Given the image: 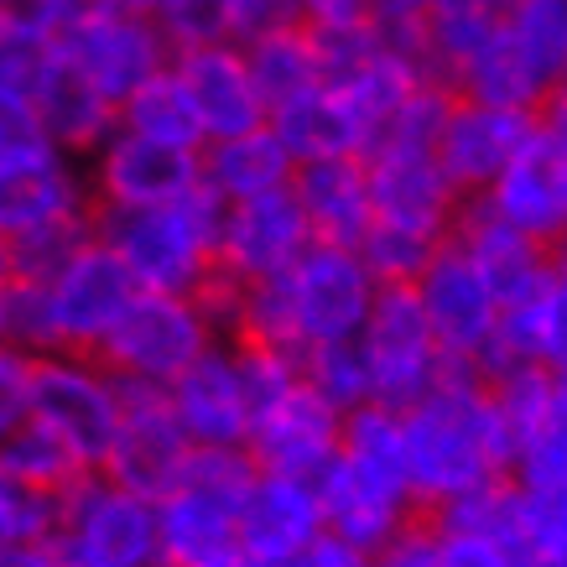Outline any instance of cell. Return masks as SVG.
<instances>
[{
    "instance_id": "6da1fadb",
    "label": "cell",
    "mask_w": 567,
    "mask_h": 567,
    "mask_svg": "<svg viewBox=\"0 0 567 567\" xmlns=\"http://www.w3.org/2000/svg\"><path fill=\"white\" fill-rule=\"evenodd\" d=\"M401 437L422 516L468 489L511 480V432L480 370L447 364L443 380L401 412Z\"/></svg>"
},
{
    "instance_id": "7a4b0ae2",
    "label": "cell",
    "mask_w": 567,
    "mask_h": 567,
    "mask_svg": "<svg viewBox=\"0 0 567 567\" xmlns=\"http://www.w3.org/2000/svg\"><path fill=\"white\" fill-rule=\"evenodd\" d=\"M375 292L380 281L364 271L360 250L312 240L297 256V266H287L281 276H266V281H250L240 292L235 339L240 344L287 349V354H308L318 344L360 339Z\"/></svg>"
},
{
    "instance_id": "3957f363",
    "label": "cell",
    "mask_w": 567,
    "mask_h": 567,
    "mask_svg": "<svg viewBox=\"0 0 567 567\" xmlns=\"http://www.w3.org/2000/svg\"><path fill=\"white\" fill-rule=\"evenodd\" d=\"M224 198L198 183L188 198L156 208H94V235L121 260L141 292L193 297L219 271Z\"/></svg>"
},
{
    "instance_id": "277c9868",
    "label": "cell",
    "mask_w": 567,
    "mask_h": 567,
    "mask_svg": "<svg viewBox=\"0 0 567 567\" xmlns=\"http://www.w3.org/2000/svg\"><path fill=\"white\" fill-rule=\"evenodd\" d=\"M256 458L245 447H193L177 480L156 495V526H162V557L167 567H193L229 551L240 536L245 495L256 484Z\"/></svg>"
},
{
    "instance_id": "5b68a950",
    "label": "cell",
    "mask_w": 567,
    "mask_h": 567,
    "mask_svg": "<svg viewBox=\"0 0 567 567\" xmlns=\"http://www.w3.org/2000/svg\"><path fill=\"white\" fill-rule=\"evenodd\" d=\"M48 547L63 567H167L156 499L125 489L100 468L58 495Z\"/></svg>"
},
{
    "instance_id": "8992f818",
    "label": "cell",
    "mask_w": 567,
    "mask_h": 567,
    "mask_svg": "<svg viewBox=\"0 0 567 567\" xmlns=\"http://www.w3.org/2000/svg\"><path fill=\"white\" fill-rule=\"evenodd\" d=\"M52 58L121 110L146 79L173 63V48L141 6H89L52 32Z\"/></svg>"
},
{
    "instance_id": "52a82bcc",
    "label": "cell",
    "mask_w": 567,
    "mask_h": 567,
    "mask_svg": "<svg viewBox=\"0 0 567 567\" xmlns=\"http://www.w3.org/2000/svg\"><path fill=\"white\" fill-rule=\"evenodd\" d=\"M214 344H219V328L208 323V312L198 308V297L136 292L94 360L115 380H136V385H162V391H167V385Z\"/></svg>"
},
{
    "instance_id": "ba28073f",
    "label": "cell",
    "mask_w": 567,
    "mask_h": 567,
    "mask_svg": "<svg viewBox=\"0 0 567 567\" xmlns=\"http://www.w3.org/2000/svg\"><path fill=\"white\" fill-rule=\"evenodd\" d=\"M32 422L58 432L84 468H104L121 427V380L94 354H37Z\"/></svg>"
},
{
    "instance_id": "9c48e42d",
    "label": "cell",
    "mask_w": 567,
    "mask_h": 567,
    "mask_svg": "<svg viewBox=\"0 0 567 567\" xmlns=\"http://www.w3.org/2000/svg\"><path fill=\"white\" fill-rule=\"evenodd\" d=\"M360 349L370 364V401L391 412L416 406L447 370L427 312L416 302V287H380L360 328Z\"/></svg>"
},
{
    "instance_id": "30bf717a",
    "label": "cell",
    "mask_w": 567,
    "mask_h": 567,
    "mask_svg": "<svg viewBox=\"0 0 567 567\" xmlns=\"http://www.w3.org/2000/svg\"><path fill=\"white\" fill-rule=\"evenodd\" d=\"M37 287H42V308H48L52 354H100L110 328L121 323L131 297L141 292L136 281H131V271L115 260V250L100 235L63 271L37 281Z\"/></svg>"
},
{
    "instance_id": "8fae6325",
    "label": "cell",
    "mask_w": 567,
    "mask_h": 567,
    "mask_svg": "<svg viewBox=\"0 0 567 567\" xmlns=\"http://www.w3.org/2000/svg\"><path fill=\"white\" fill-rule=\"evenodd\" d=\"M416 302L427 312V328L447 364L480 370V360L495 344L499 328V297L484 281V271L458 250L453 240L437 245V256L427 260V271L416 276Z\"/></svg>"
},
{
    "instance_id": "7c38bea8",
    "label": "cell",
    "mask_w": 567,
    "mask_h": 567,
    "mask_svg": "<svg viewBox=\"0 0 567 567\" xmlns=\"http://www.w3.org/2000/svg\"><path fill=\"white\" fill-rule=\"evenodd\" d=\"M89 193L94 208H156V204H177L204 183L198 152L183 146H162V141L131 136V131H110L100 152L84 162Z\"/></svg>"
},
{
    "instance_id": "4fadbf2b",
    "label": "cell",
    "mask_w": 567,
    "mask_h": 567,
    "mask_svg": "<svg viewBox=\"0 0 567 567\" xmlns=\"http://www.w3.org/2000/svg\"><path fill=\"white\" fill-rule=\"evenodd\" d=\"M437 536L443 567H532V542L520 526V495L511 480L468 489L422 516Z\"/></svg>"
},
{
    "instance_id": "5bb4252c",
    "label": "cell",
    "mask_w": 567,
    "mask_h": 567,
    "mask_svg": "<svg viewBox=\"0 0 567 567\" xmlns=\"http://www.w3.org/2000/svg\"><path fill=\"white\" fill-rule=\"evenodd\" d=\"M188 432L177 427V412L162 385H136L121 380V427L110 443L100 474H110L115 484L136 489V495H162L177 480V468L188 464Z\"/></svg>"
},
{
    "instance_id": "9a60e30c",
    "label": "cell",
    "mask_w": 567,
    "mask_h": 567,
    "mask_svg": "<svg viewBox=\"0 0 567 567\" xmlns=\"http://www.w3.org/2000/svg\"><path fill=\"white\" fill-rule=\"evenodd\" d=\"M312 484H318V505H323V532L339 536L360 557H380L395 536L422 520V505L406 484L364 474L349 458H333Z\"/></svg>"
},
{
    "instance_id": "2e32d148",
    "label": "cell",
    "mask_w": 567,
    "mask_h": 567,
    "mask_svg": "<svg viewBox=\"0 0 567 567\" xmlns=\"http://www.w3.org/2000/svg\"><path fill=\"white\" fill-rule=\"evenodd\" d=\"M339 432L344 412H333L308 380H297L292 391L256 412L245 453L256 458L260 474H292V480H318L339 458Z\"/></svg>"
},
{
    "instance_id": "e0dca14e",
    "label": "cell",
    "mask_w": 567,
    "mask_h": 567,
    "mask_svg": "<svg viewBox=\"0 0 567 567\" xmlns=\"http://www.w3.org/2000/svg\"><path fill=\"white\" fill-rule=\"evenodd\" d=\"M312 245V229L302 219L292 188L260 193L245 204L224 208V229H219V271L235 276L240 287L281 276L287 266H297V256Z\"/></svg>"
},
{
    "instance_id": "ac0fdd59",
    "label": "cell",
    "mask_w": 567,
    "mask_h": 567,
    "mask_svg": "<svg viewBox=\"0 0 567 567\" xmlns=\"http://www.w3.org/2000/svg\"><path fill=\"white\" fill-rule=\"evenodd\" d=\"M536 136L532 110H499V104H474L453 100L443 136H437V167L447 173V183L474 198L489 193L499 183V173L520 156V146Z\"/></svg>"
},
{
    "instance_id": "d6986e66",
    "label": "cell",
    "mask_w": 567,
    "mask_h": 567,
    "mask_svg": "<svg viewBox=\"0 0 567 567\" xmlns=\"http://www.w3.org/2000/svg\"><path fill=\"white\" fill-rule=\"evenodd\" d=\"M167 401H173L177 427L188 432L193 447H245L250 437V395H245L240 360H235L229 339L198 354L167 385Z\"/></svg>"
},
{
    "instance_id": "ffe728a7",
    "label": "cell",
    "mask_w": 567,
    "mask_h": 567,
    "mask_svg": "<svg viewBox=\"0 0 567 567\" xmlns=\"http://www.w3.org/2000/svg\"><path fill=\"white\" fill-rule=\"evenodd\" d=\"M323 536V505L318 484L292 480V474H256L240 511V536L235 547L256 567H287L292 557Z\"/></svg>"
},
{
    "instance_id": "44dd1931",
    "label": "cell",
    "mask_w": 567,
    "mask_h": 567,
    "mask_svg": "<svg viewBox=\"0 0 567 567\" xmlns=\"http://www.w3.org/2000/svg\"><path fill=\"white\" fill-rule=\"evenodd\" d=\"M484 198L499 208V219L511 229L551 250L557 240H567V146H557L536 125V136L520 146V156Z\"/></svg>"
},
{
    "instance_id": "7402d4cb",
    "label": "cell",
    "mask_w": 567,
    "mask_h": 567,
    "mask_svg": "<svg viewBox=\"0 0 567 567\" xmlns=\"http://www.w3.org/2000/svg\"><path fill=\"white\" fill-rule=\"evenodd\" d=\"M177 79L188 89L198 125H204V146L224 136H245L266 125V100H260L250 63H245L240 42H214V48H193L173 58Z\"/></svg>"
},
{
    "instance_id": "603a6c76",
    "label": "cell",
    "mask_w": 567,
    "mask_h": 567,
    "mask_svg": "<svg viewBox=\"0 0 567 567\" xmlns=\"http://www.w3.org/2000/svg\"><path fill=\"white\" fill-rule=\"evenodd\" d=\"M89 214H94V193L79 156L48 152L0 167V240H11L21 229H42V224L89 219Z\"/></svg>"
},
{
    "instance_id": "cb8c5ba5",
    "label": "cell",
    "mask_w": 567,
    "mask_h": 567,
    "mask_svg": "<svg viewBox=\"0 0 567 567\" xmlns=\"http://www.w3.org/2000/svg\"><path fill=\"white\" fill-rule=\"evenodd\" d=\"M447 240H453L468 260H474V266H480L484 281L495 287L499 302L526 297V292H536V287H547V281H551L547 245H536V240H526L520 229H511V224L499 219V208L489 204L484 193H474V198H464V204H458Z\"/></svg>"
},
{
    "instance_id": "d4e9b609",
    "label": "cell",
    "mask_w": 567,
    "mask_h": 567,
    "mask_svg": "<svg viewBox=\"0 0 567 567\" xmlns=\"http://www.w3.org/2000/svg\"><path fill=\"white\" fill-rule=\"evenodd\" d=\"M364 173H370L375 219L447 240L464 193L447 183V173L437 167V156H364Z\"/></svg>"
},
{
    "instance_id": "484cf974",
    "label": "cell",
    "mask_w": 567,
    "mask_h": 567,
    "mask_svg": "<svg viewBox=\"0 0 567 567\" xmlns=\"http://www.w3.org/2000/svg\"><path fill=\"white\" fill-rule=\"evenodd\" d=\"M266 125L276 131V141L287 146L297 167H308V162H339V156H370V125L364 115L349 104V94H339L333 84H318L308 94H297V100L276 104Z\"/></svg>"
},
{
    "instance_id": "4316f807",
    "label": "cell",
    "mask_w": 567,
    "mask_h": 567,
    "mask_svg": "<svg viewBox=\"0 0 567 567\" xmlns=\"http://www.w3.org/2000/svg\"><path fill=\"white\" fill-rule=\"evenodd\" d=\"M292 193H297V204H302V219H308L312 240L360 250L364 229L375 224L370 173H364L360 156H339V162H308V167H297Z\"/></svg>"
},
{
    "instance_id": "83f0119b",
    "label": "cell",
    "mask_w": 567,
    "mask_h": 567,
    "mask_svg": "<svg viewBox=\"0 0 567 567\" xmlns=\"http://www.w3.org/2000/svg\"><path fill=\"white\" fill-rule=\"evenodd\" d=\"M198 167H204V188L214 198H224V204H245V198H260V193L292 188L297 173V162L276 141L271 125H256L245 136L208 141L198 152Z\"/></svg>"
},
{
    "instance_id": "f1b7e54d",
    "label": "cell",
    "mask_w": 567,
    "mask_h": 567,
    "mask_svg": "<svg viewBox=\"0 0 567 567\" xmlns=\"http://www.w3.org/2000/svg\"><path fill=\"white\" fill-rule=\"evenodd\" d=\"M32 104H37V115H42V125H48V136L58 141V152L79 156V162H89L110 141V131H115V104L104 100V94H94L58 58H52L48 79L37 84Z\"/></svg>"
},
{
    "instance_id": "f546056e",
    "label": "cell",
    "mask_w": 567,
    "mask_h": 567,
    "mask_svg": "<svg viewBox=\"0 0 567 567\" xmlns=\"http://www.w3.org/2000/svg\"><path fill=\"white\" fill-rule=\"evenodd\" d=\"M511 0H432L422 21V69L427 79L447 84L468 58L505 27Z\"/></svg>"
},
{
    "instance_id": "4dcf8cb0",
    "label": "cell",
    "mask_w": 567,
    "mask_h": 567,
    "mask_svg": "<svg viewBox=\"0 0 567 567\" xmlns=\"http://www.w3.org/2000/svg\"><path fill=\"white\" fill-rule=\"evenodd\" d=\"M447 89H453L458 100L499 104V110H532V115H536V104L547 100V84L536 79V69L516 52V42L505 37V27L447 79Z\"/></svg>"
},
{
    "instance_id": "1f68e13d",
    "label": "cell",
    "mask_w": 567,
    "mask_h": 567,
    "mask_svg": "<svg viewBox=\"0 0 567 567\" xmlns=\"http://www.w3.org/2000/svg\"><path fill=\"white\" fill-rule=\"evenodd\" d=\"M245 48V63H250V79H256L260 100H266V115L276 104L297 100L308 89L323 84V63H318V42L312 32L297 21V27H276V32H260Z\"/></svg>"
},
{
    "instance_id": "d6a6232c",
    "label": "cell",
    "mask_w": 567,
    "mask_h": 567,
    "mask_svg": "<svg viewBox=\"0 0 567 567\" xmlns=\"http://www.w3.org/2000/svg\"><path fill=\"white\" fill-rule=\"evenodd\" d=\"M115 125L131 131V136L162 141V146H183V152H204V125H198V110H193L188 89L177 79V69L156 73L131 94V100L115 110Z\"/></svg>"
},
{
    "instance_id": "836d02e7",
    "label": "cell",
    "mask_w": 567,
    "mask_h": 567,
    "mask_svg": "<svg viewBox=\"0 0 567 567\" xmlns=\"http://www.w3.org/2000/svg\"><path fill=\"white\" fill-rule=\"evenodd\" d=\"M511 484L516 489H563L567 484V391L563 385L511 432Z\"/></svg>"
},
{
    "instance_id": "e575fe53",
    "label": "cell",
    "mask_w": 567,
    "mask_h": 567,
    "mask_svg": "<svg viewBox=\"0 0 567 567\" xmlns=\"http://www.w3.org/2000/svg\"><path fill=\"white\" fill-rule=\"evenodd\" d=\"M0 468L11 474L17 484H27V489H37V495H63L69 484H79L84 474H94V468L79 464V453H73L58 432H48L42 422H21L17 432H6L0 437Z\"/></svg>"
},
{
    "instance_id": "d590c367",
    "label": "cell",
    "mask_w": 567,
    "mask_h": 567,
    "mask_svg": "<svg viewBox=\"0 0 567 567\" xmlns=\"http://www.w3.org/2000/svg\"><path fill=\"white\" fill-rule=\"evenodd\" d=\"M453 100H458V94L447 84L422 79V84L401 100V110L375 131L370 156H437V136H443L447 115H453Z\"/></svg>"
},
{
    "instance_id": "8d00e7d4",
    "label": "cell",
    "mask_w": 567,
    "mask_h": 567,
    "mask_svg": "<svg viewBox=\"0 0 567 567\" xmlns=\"http://www.w3.org/2000/svg\"><path fill=\"white\" fill-rule=\"evenodd\" d=\"M505 37L547 89L567 79V0H511Z\"/></svg>"
},
{
    "instance_id": "74e56055",
    "label": "cell",
    "mask_w": 567,
    "mask_h": 567,
    "mask_svg": "<svg viewBox=\"0 0 567 567\" xmlns=\"http://www.w3.org/2000/svg\"><path fill=\"white\" fill-rule=\"evenodd\" d=\"M339 458H349L364 474H380V480H395L412 489V474H406V437H401V412L391 406H360V412L344 416V432H339Z\"/></svg>"
},
{
    "instance_id": "f35d334b",
    "label": "cell",
    "mask_w": 567,
    "mask_h": 567,
    "mask_svg": "<svg viewBox=\"0 0 567 567\" xmlns=\"http://www.w3.org/2000/svg\"><path fill=\"white\" fill-rule=\"evenodd\" d=\"M302 380L323 395L333 412H360L370 406V364H364L360 339H339V344H318L308 354H297Z\"/></svg>"
},
{
    "instance_id": "ab89813d",
    "label": "cell",
    "mask_w": 567,
    "mask_h": 567,
    "mask_svg": "<svg viewBox=\"0 0 567 567\" xmlns=\"http://www.w3.org/2000/svg\"><path fill=\"white\" fill-rule=\"evenodd\" d=\"M437 245H443L437 235H422V229H401V224L375 219L360 240V260L380 287H416V276L427 271V260L437 256Z\"/></svg>"
},
{
    "instance_id": "60d3db41",
    "label": "cell",
    "mask_w": 567,
    "mask_h": 567,
    "mask_svg": "<svg viewBox=\"0 0 567 567\" xmlns=\"http://www.w3.org/2000/svg\"><path fill=\"white\" fill-rule=\"evenodd\" d=\"M94 240V214L89 219H63V224H42V229H21L6 245V260H11V276L17 281H48L69 266L84 245Z\"/></svg>"
},
{
    "instance_id": "b9f144b4",
    "label": "cell",
    "mask_w": 567,
    "mask_h": 567,
    "mask_svg": "<svg viewBox=\"0 0 567 567\" xmlns=\"http://www.w3.org/2000/svg\"><path fill=\"white\" fill-rule=\"evenodd\" d=\"M167 48L193 52V48H214V42H235V27H229V6L224 0H167L152 11Z\"/></svg>"
},
{
    "instance_id": "7bdbcfd3",
    "label": "cell",
    "mask_w": 567,
    "mask_h": 567,
    "mask_svg": "<svg viewBox=\"0 0 567 567\" xmlns=\"http://www.w3.org/2000/svg\"><path fill=\"white\" fill-rule=\"evenodd\" d=\"M52 526H58V499L37 495V489L17 484L6 468H0V547H32V542H48Z\"/></svg>"
},
{
    "instance_id": "ee69618b",
    "label": "cell",
    "mask_w": 567,
    "mask_h": 567,
    "mask_svg": "<svg viewBox=\"0 0 567 567\" xmlns=\"http://www.w3.org/2000/svg\"><path fill=\"white\" fill-rule=\"evenodd\" d=\"M48 152H58V141L48 136V125L37 115L32 94L0 89V167L27 162V156H48Z\"/></svg>"
},
{
    "instance_id": "f6af8a7d",
    "label": "cell",
    "mask_w": 567,
    "mask_h": 567,
    "mask_svg": "<svg viewBox=\"0 0 567 567\" xmlns=\"http://www.w3.org/2000/svg\"><path fill=\"white\" fill-rule=\"evenodd\" d=\"M52 69V42L27 32H0V89L11 94H37V84Z\"/></svg>"
},
{
    "instance_id": "bcb514c9",
    "label": "cell",
    "mask_w": 567,
    "mask_h": 567,
    "mask_svg": "<svg viewBox=\"0 0 567 567\" xmlns=\"http://www.w3.org/2000/svg\"><path fill=\"white\" fill-rule=\"evenodd\" d=\"M432 0H370V27L380 32V42L401 58H412L422 69V21H427ZM427 73V69H422Z\"/></svg>"
},
{
    "instance_id": "7dc6e473",
    "label": "cell",
    "mask_w": 567,
    "mask_h": 567,
    "mask_svg": "<svg viewBox=\"0 0 567 567\" xmlns=\"http://www.w3.org/2000/svg\"><path fill=\"white\" fill-rule=\"evenodd\" d=\"M32 364L37 354L17 344H0V437L17 432L32 416Z\"/></svg>"
},
{
    "instance_id": "c3c4849f",
    "label": "cell",
    "mask_w": 567,
    "mask_h": 567,
    "mask_svg": "<svg viewBox=\"0 0 567 567\" xmlns=\"http://www.w3.org/2000/svg\"><path fill=\"white\" fill-rule=\"evenodd\" d=\"M229 6V27H235V42H250L260 32H276V27H297L302 21V0H224Z\"/></svg>"
},
{
    "instance_id": "681fc988",
    "label": "cell",
    "mask_w": 567,
    "mask_h": 567,
    "mask_svg": "<svg viewBox=\"0 0 567 567\" xmlns=\"http://www.w3.org/2000/svg\"><path fill=\"white\" fill-rule=\"evenodd\" d=\"M370 567H443V557H437V536H432L427 520H416L412 532H401L380 557H370Z\"/></svg>"
},
{
    "instance_id": "f907efd6",
    "label": "cell",
    "mask_w": 567,
    "mask_h": 567,
    "mask_svg": "<svg viewBox=\"0 0 567 567\" xmlns=\"http://www.w3.org/2000/svg\"><path fill=\"white\" fill-rule=\"evenodd\" d=\"M370 0H302V27H364Z\"/></svg>"
},
{
    "instance_id": "816d5d0a",
    "label": "cell",
    "mask_w": 567,
    "mask_h": 567,
    "mask_svg": "<svg viewBox=\"0 0 567 567\" xmlns=\"http://www.w3.org/2000/svg\"><path fill=\"white\" fill-rule=\"evenodd\" d=\"M536 125H542L557 146H567V79H563V84H551L547 100L536 104Z\"/></svg>"
},
{
    "instance_id": "f5cc1de1",
    "label": "cell",
    "mask_w": 567,
    "mask_h": 567,
    "mask_svg": "<svg viewBox=\"0 0 567 567\" xmlns=\"http://www.w3.org/2000/svg\"><path fill=\"white\" fill-rule=\"evenodd\" d=\"M0 567H63L52 557L48 542H32V547H0Z\"/></svg>"
},
{
    "instance_id": "db71d44e",
    "label": "cell",
    "mask_w": 567,
    "mask_h": 567,
    "mask_svg": "<svg viewBox=\"0 0 567 567\" xmlns=\"http://www.w3.org/2000/svg\"><path fill=\"white\" fill-rule=\"evenodd\" d=\"M532 567H567V536L536 542V547H532Z\"/></svg>"
},
{
    "instance_id": "11a10c76",
    "label": "cell",
    "mask_w": 567,
    "mask_h": 567,
    "mask_svg": "<svg viewBox=\"0 0 567 567\" xmlns=\"http://www.w3.org/2000/svg\"><path fill=\"white\" fill-rule=\"evenodd\" d=\"M547 260H551V287H557V297L567 302V240H557L547 250Z\"/></svg>"
},
{
    "instance_id": "9f6ffc18",
    "label": "cell",
    "mask_w": 567,
    "mask_h": 567,
    "mask_svg": "<svg viewBox=\"0 0 567 567\" xmlns=\"http://www.w3.org/2000/svg\"><path fill=\"white\" fill-rule=\"evenodd\" d=\"M193 567H256V563H250L240 547H229V551H214V557H204V563H193Z\"/></svg>"
},
{
    "instance_id": "6f0895ef",
    "label": "cell",
    "mask_w": 567,
    "mask_h": 567,
    "mask_svg": "<svg viewBox=\"0 0 567 567\" xmlns=\"http://www.w3.org/2000/svg\"><path fill=\"white\" fill-rule=\"evenodd\" d=\"M11 281H17V276H11V260H6V245H0V297L11 292Z\"/></svg>"
},
{
    "instance_id": "680465c9",
    "label": "cell",
    "mask_w": 567,
    "mask_h": 567,
    "mask_svg": "<svg viewBox=\"0 0 567 567\" xmlns=\"http://www.w3.org/2000/svg\"><path fill=\"white\" fill-rule=\"evenodd\" d=\"M141 6H146V11H156V6H167V0H141Z\"/></svg>"
}]
</instances>
